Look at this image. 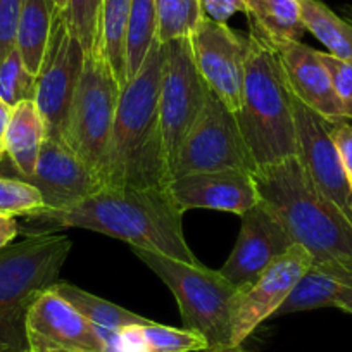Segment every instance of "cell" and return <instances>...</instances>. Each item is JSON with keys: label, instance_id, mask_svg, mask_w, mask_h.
<instances>
[{"label": "cell", "instance_id": "60d3db41", "mask_svg": "<svg viewBox=\"0 0 352 352\" xmlns=\"http://www.w3.org/2000/svg\"><path fill=\"white\" fill-rule=\"evenodd\" d=\"M96 2H97V6H99V9H100V0H96Z\"/></svg>", "mask_w": 352, "mask_h": 352}, {"label": "cell", "instance_id": "f1b7e54d", "mask_svg": "<svg viewBox=\"0 0 352 352\" xmlns=\"http://www.w3.org/2000/svg\"><path fill=\"white\" fill-rule=\"evenodd\" d=\"M45 209L38 188L21 178L0 175V212L8 216H28Z\"/></svg>", "mask_w": 352, "mask_h": 352}, {"label": "cell", "instance_id": "f546056e", "mask_svg": "<svg viewBox=\"0 0 352 352\" xmlns=\"http://www.w3.org/2000/svg\"><path fill=\"white\" fill-rule=\"evenodd\" d=\"M63 12L85 52H92L99 38V6L96 0H67Z\"/></svg>", "mask_w": 352, "mask_h": 352}, {"label": "cell", "instance_id": "52a82bcc", "mask_svg": "<svg viewBox=\"0 0 352 352\" xmlns=\"http://www.w3.org/2000/svg\"><path fill=\"white\" fill-rule=\"evenodd\" d=\"M120 94L121 87L106 57L99 50L88 52L63 140L102 184Z\"/></svg>", "mask_w": 352, "mask_h": 352}, {"label": "cell", "instance_id": "7c38bea8", "mask_svg": "<svg viewBox=\"0 0 352 352\" xmlns=\"http://www.w3.org/2000/svg\"><path fill=\"white\" fill-rule=\"evenodd\" d=\"M294 123H296V157L314 187L333 202L352 223V187L342 166L331 123L304 106L292 94Z\"/></svg>", "mask_w": 352, "mask_h": 352}, {"label": "cell", "instance_id": "d4e9b609", "mask_svg": "<svg viewBox=\"0 0 352 352\" xmlns=\"http://www.w3.org/2000/svg\"><path fill=\"white\" fill-rule=\"evenodd\" d=\"M157 40L155 0H131L126 26V80L140 71L152 43Z\"/></svg>", "mask_w": 352, "mask_h": 352}, {"label": "cell", "instance_id": "6da1fadb", "mask_svg": "<svg viewBox=\"0 0 352 352\" xmlns=\"http://www.w3.org/2000/svg\"><path fill=\"white\" fill-rule=\"evenodd\" d=\"M28 233H52L59 228H83L114 236L131 247L152 250L173 259L202 264L185 240L184 212L166 188L104 187L63 211H42L28 216Z\"/></svg>", "mask_w": 352, "mask_h": 352}, {"label": "cell", "instance_id": "f35d334b", "mask_svg": "<svg viewBox=\"0 0 352 352\" xmlns=\"http://www.w3.org/2000/svg\"><path fill=\"white\" fill-rule=\"evenodd\" d=\"M54 4L57 6V8L60 9V11H64L66 9V4H67V0H54Z\"/></svg>", "mask_w": 352, "mask_h": 352}, {"label": "cell", "instance_id": "5b68a950", "mask_svg": "<svg viewBox=\"0 0 352 352\" xmlns=\"http://www.w3.org/2000/svg\"><path fill=\"white\" fill-rule=\"evenodd\" d=\"M69 250V236L56 233H26L0 250V352L28 351L30 307L59 282Z\"/></svg>", "mask_w": 352, "mask_h": 352}, {"label": "cell", "instance_id": "4dcf8cb0", "mask_svg": "<svg viewBox=\"0 0 352 352\" xmlns=\"http://www.w3.org/2000/svg\"><path fill=\"white\" fill-rule=\"evenodd\" d=\"M320 59L330 74L344 118L352 121V59H338L328 52H320Z\"/></svg>", "mask_w": 352, "mask_h": 352}, {"label": "cell", "instance_id": "30bf717a", "mask_svg": "<svg viewBox=\"0 0 352 352\" xmlns=\"http://www.w3.org/2000/svg\"><path fill=\"white\" fill-rule=\"evenodd\" d=\"M85 57L87 52L83 45L73 35L60 11L54 21L33 96L45 123L47 137H64L71 104L83 74Z\"/></svg>", "mask_w": 352, "mask_h": 352}, {"label": "cell", "instance_id": "ac0fdd59", "mask_svg": "<svg viewBox=\"0 0 352 352\" xmlns=\"http://www.w3.org/2000/svg\"><path fill=\"white\" fill-rule=\"evenodd\" d=\"M268 42L278 56L294 97L330 123L345 120L340 102L335 96L330 74L320 59V50L311 49L302 42H290V40H268Z\"/></svg>", "mask_w": 352, "mask_h": 352}, {"label": "cell", "instance_id": "cb8c5ba5", "mask_svg": "<svg viewBox=\"0 0 352 352\" xmlns=\"http://www.w3.org/2000/svg\"><path fill=\"white\" fill-rule=\"evenodd\" d=\"M300 18L328 54L338 59H352V23L335 14L321 0H299Z\"/></svg>", "mask_w": 352, "mask_h": 352}, {"label": "cell", "instance_id": "8992f818", "mask_svg": "<svg viewBox=\"0 0 352 352\" xmlns=\"http://www.w3.org/2000/svg\"><path fill=\"white\" fill-rule=\"evenodd\" d=\"M175 296L185 330L201 335L211 349L233 347L232 313L240 290L219 272L190 264L152 250L131 247Z\"/></svg>", "mask_w": 352, "mask_h": 352}, {"label": "cell", "instance_id": "4316f807", "mask_svg": "<svg viewBox=\"0 0 352 352\" xmlns=\"http://www.w3.org/2000/svg\"><path fill=\"white\" fill-rule=\"evenodd\" d=\"M157 40L166 43L190 36L204 18L201 0H155Z\"/></svg>", "mask_w": 352, "mask_h": 352}, {"label": "cell", "instance_id": "ffe728a7", "mask_svg": "<svg viewBox=\"0 0 352 352\" xmlns=\"http://www.w3.org/2000/svg\"><path fill=\"white\" fill-rule=\"evenodd\" d=\"M60 9L54 0H23L16 49L32 74H38L49 45L54 21Z\"/></svg>", "mask_w": 352, "mask_h": 352}, {"label": "cell", "instance_id": "74e56055", "mask_svg": "<svg viewBox=\"0 0 352 352\" xmlns=\"http://www.w3.org/2000/svg\"><path fill=\"white\" fill-rule=\"evenodd\" d=\"M208 352H249L243 349V345H233V347H223V349H211Z\"/></svg>", "mask_w": 352, "mask_h": 352}, {"label": "cell", "instance_id": "3957f363", "mask_svg": "<svg viewBox=\"0 0 352 352\" xmlns=\"http://www.w3.org/2000/svg\"><path fill=\"white\" fill-rule=\"evenodd\" d=\"M162 64L164 47L155 40L140 71L121 90L104 169L106 187H168L159 120Z\"/></svg>", "mask_w": 352, "mask_h": 352}, {"label": "cell", "instance_id": "83f0119b", "mask_svg": "<svg viewBox=\"0 0 352 352\" xmlns=\"http://www.w3.org/2000/svg\"><path fill=\"white\" fill-rule=\"evenodd\" d=\"M36 76L26 69L18 49L0 63V99L11 107L23 100H33Z\"/></svg>", "mask_w": 352, "mask_h": 352}, {"label": "cell", "instance_id": "9c48e42d", "mask_svg": "<svg viewBox=\"0 0 352 352\" xmlns=\"http://www.w3.org/2000/svg\"><path fill=\"white\" fill-rule=\"evenodd\" d=\"M221 169L257 171L235 114L209 92L201 114L178 148L171 180Z\"/></svg>", "mask_w": 352, "mask_h": 352}, {"label": "cell", "instance_id": "e575fe53", "mask_svg": "<svg viewBox=\"0 0 352 352\" xmlns=\"http://www.w3.org/2000/svg\"><path fill=\"white\" fill-rule=\"evenodd\" d=\"M19 225L14 216H8L0 212V250L11 245L12 240L18 236Z\"/></svg>", "mask_w": 352, "mask_h": 352}, {"label": "cell", "instance_id": "d590c367", "mask_svg": "<svg viewBox=\"0 0 352 352\" xmlns=\"http://www.w3.org/2000/svg\"><path fill=\"white\" fill-rule=\"evenodd\" d=\"M12 116V107L6 100L0 99V162L6 157V133Z\"/></svg>", "mask_w": 352, "mask_h": 352}, {"label": "cell", "instance_id": "277c9868", "mask_svg": "<svg viewBox=\"0 0 352 352\" xmlns=\"http://www.w3.org/2000/svg\"><path fill=\"white\" fill-rule=\"evenodd\" d=\"M257 171L296 155L292 92L270 42L250 26L242 104L235 114Z\"/></svg>", "mask_w": 352, "mask_h": 352}, {"label": "cell", "instance_id": "8d00e7d4", "mask_svg": "<svg viewBox=\"0 0 352 352\" xmlns=\"http://www.w3.org/2000/svg\"><path fill=\"white\" fill-rule=\"evenodd\" d=\"M335 307L352 314V280L338 289L337 296H335Z\"/></svg>", "mask_w": 352, "mask_h": 352}, {"label": "cell", "instance_id": "4fadbf2b", "mask_svg": "<svg viewBox=\"0 0 352 352\" xmlns=\"http://www.w3.org/2000/svg\"><path fill=\"white\" fill-rule=\"evenodd\" d=\"M313 266L304 247L292 245L276 257L250 287L240 290L232 313V345H242L263 321L275 316L300 276Z\"/></svg>", "mask_w": 352, "mask_h": 352}, {"label": "cell", "instance_id": "d6a6232c", "mask_svg": "<svg viewBox=\"0 0 352 352\" xmlns=\"http://www.w3.org/2000/svg\"><path fill=\"white\" fill-rule=\"evenodd\" d=\"M330 131L338 155H340L342 166L345 169V175L349 178V184L352 187V121L342 120L337 123H331Z\"/></svg>", "mask_w": 352, "mask_h": 352}, {"label": "cell", "instance_id": "7a4b0ae2", "mask_svg": "<svg viewBox=\"0 0 352 352\" xmlns=\"http://www.w3.org/2000/svg\"><path fill=\"white\" fill-rule=\"evenodd\" d=\"M259 199L278 214L314 268L345 285L352 280V223L309 180L297 157L254 173Z\"/></svg>", "mask_w": 352, "mask_h": 352}, {"label": "cell", "instance_id": "5bb4252c", "mask_svg": "<svg viewBox=\"0 0 352 352\" xmlns=\"http://www.w3.org/2000/svg\"><path fill=\"white\" fill-rule=\"evenodd\" d=\"M26 340L30 352H109L102 331L54 289L30 307Z\"/></svg>", "mask_w": 352, "mask_h": 352}, {"label": "cell", "instance_id": "44dd1931", "mask_svg": "<svg viewBox=\"0 0 352 352\" xmlns=\"http://www.w3.org/2000/svg\"><path fill=\"white\" fill-rule=\"evenodd\" d=\"M131 0H100L99 38L94 50H99L109 63L121 90L126 80V26Z\"/></svg>", "mask_w": 352, "mask_h": 352}, {"label": "cell", "instance_id": "ba28073f", "mask_svg": "<svg viewBox=\"0 0 352 352\" xmlns=\"http://www.w3.org/2000/svg\"><path fill=\"white\" fill-rule=\"evenodd\" d=\"M162 47L164 64L159 90V120L171 182L178 148L201 114L209 88L195 66L190 36L171 40L162 43Z\"/></svg>", "mask_w": 352, "mask_h": 352}, {"label": "cell", "instance_id": "7402d4cb", "mask_svg": "<svg viewBox=\"0 0 352 352\" xmlns=\"http://www.w3.org/2000/svg\"><path fill=\"white\" fill-rule=\"evenodd\" d=\"M247 18L268 40L300 42L306 33L299 0H247Z\"/></svg>", "mask_w": 352, "mask_h": 352}, {"label": "cell", "instance_id": "9a60e30c", "mask_svg": "<svg viewBox=\"0 0 352 352\" xmlns=\"http://www.w3.org/2000/svg\"><path fill=\"white\" fill-rule=\"evenodd\" d=\"M240 218L242 226L239 239L218 272L232 285L243 290L252 285L276 257L285 254L296 243L287 233L278 214L261 199Z\"/></svg>", "mask_w": 352, "mask_h": 352}, {"label": "cell", "instance_id": "836d02e7", "mask_svg": "<svg viewBox=\"0 0 352 352\" xmlns=\"http://www.w3.org/2000/svg\"><path fill=\"white\" fill-rule=\"evenodd\" d=\"M206 18L218 23H226L236 12L247 14V0H201Z\"/></svg>", "mask_w": 352, "mask_h": 352}, {"label": "cell", "instance_id": "b9f144b4", "mask_svg": "<svg viewBox=\"0 0 352 352\" xmlns=\"http://www.w3.org/2000/svg\"><path fill=\"white\" fill-rule=\"evenodd\" d=\"M26 352H30V351H26Z\"/></svg>", "mask_w": 352, "mask_h": 352}, {"label": "cell", "instance_id": "8fae6325", "mask_svg": "<svg viewBox=\"0 0 352 352\" xmlns=\"http://www.w3.org/2000/svg\"><path fill=\"white\" fill-rule=\"evenodd\" d=\"M190 43L195 66L209 92L233 114L239 113L245 78L247 36L226 23L204 16L192 32Z\"/></svg>", "mask_w": 352, "mask_h": 352}, {"label": "cell", "instance_id": "1f68e13d", "mask_svg": "<svg viewBox=\"0 0 352 352\" xmlns=\"http://www.w3.org/2000/svg\"><path fill=\"white\" fill-rule=\"evenodd\" d=\"M23 0H0V63L16 49Z\"/></svg>", "mask_w": 352, "mask_h": 352}, {"label": "cell", "instance_id": "e0dca14e", "mask_svg": "<svg viewBox=\"0 0 352 352\" xmlns=\"http://www.w3.org/2000/svg\"><path fill=\"white\" fill-rule=\"evenodd\" d=\"M166 190L184 214L190 209H214L242 216L259 202L254 173L247 169L190 173L169 182Z\"/></svg>", "mask_w": 352, "mask_h": 352}, {"label": "cell", "instance_id": "d6986e66", "mask_svg": "<svg viewBox=\"0 0 352 352\" xmlns=\"http://www.w3.org/2000/svg\"><path fill=\"white\" fill-rule=\"evenodd\" d=\"M45 138V123L35 100H23L12 107V116L6 133V155L18 178L33 175Z\"/></svg>", "mask_w": 352, "mask_h": 352}, {"label": "cell", "instance_id": "484cf974", "mask_svg": "<svg viewBox=\"0 0 352 352\" xmlns=\"http://www.w3.org/2000/svg\"><path fill=\"white\" fill-rule=\"evenodd\" d=\"M340 287L342 283L333 276L311 266L290 290L289 297L283 300L275 316H285V314L302 313L320 307H335V296Z\"/></svg>", "mask_w": 352, "mask_h": 352}, {"label": "cell", "instance_id": "2e32d148", "mask_svg": "<svg viewBox=\"0 0 352 352\" xmlns=\"http://www.w3.org/2000/svg\"><path fill=\"white\" fill-rule=\"evenodd\" d=\"M21 180L38 188L47 211L69 209L104 188L99 176L71 151L63 138L50 137L45 138L40 148L33 175Z\"/></svg>", "mask_w": 352, "mask_h": 352}, {"label": "cell", "instance_id": "603a6c76", "mask_svg": "<svg viewBox=\"0 0 352 352\" xmlns=\"http://www.w3.org/2000/svg\"><path fill=\"white\" fill-rule=\"evenodd\" d=\"M63 299H66L71 306L76 307L80 314H83L92 324H96L102 331H120L133 324H147L152 320L140 316V314L128 311L118 304L97 297L80 287L69 282H57L52 287Z\"/></svg>", "mask_w": 352, "mask_h": 352}, {"label": "cell", "instance_id": "ab89813d", "mask_svg": "<svg viewBox=\"0 0 352 352\" xmlns=\"http://www.w3.org/2000/svg\"><path fill=\"white\" fill-rule=\"evenodd\" d=\"M344 14H345V18H347V21L352 23V8H345Z\"/></svg>", "mask_w": 352, "mask_h": 352}]
</instances>
